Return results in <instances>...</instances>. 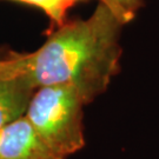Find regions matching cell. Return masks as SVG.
Listing matches in <instances>:
<instances>
[{"instance_id": "6da1fadb", "label": "cell", "mask_w": 159, "mask_h": 159, "mask_svg": "<svg viewBox=\"0 0 159 159\" xmlns=\"http://www.w3.org/2000/svg\"><path fill=\"white\" fill-rule=\"evenodd\" d=\"M125 25L107 5L99 2L89 18L67 19L56 26L37 51L10 52L2 61L35 90L71 86L87 105L107 90L120 71V35Z\"/></svg>"}, {"instance_id": "7a4b0ae2", "label": "cell", "mask_w": 159, "mask_h": 159, "mask_svg": "<svg viewBox=\"0 0 159 159\" xmlns=\"http://www.w3.org/2000/svg\"><path fill=\"white\" fill-rule=\"evenodd\" d=\"M85 105L74 87L44 86L34 91L25 117L54 152L67 158L85 146Z\"/></svg>"}, {"instance_id": "3957f363", "label": "cell", "mask_w": 159, "mask_h": 159, "mask_svg": "<svg viewBox=\"0 0 159 159\" xmlns=\"http://www.w3.org/2000/svg\"><path fill=\"white\" fill-rule=\"evenodd\" d=\"M0 159H66L54 152L23 116L0 129Z\"/></svg>"}, {"instance_id": "277c9868", "label": "cell", "mask_w": 159, "mask_h": 159, "mask_svg": "<svg viewBox=\"0 0 159 159\" xmlns=\"http://www.w3.org/2000/svg\"><path fill=\"white\" fill-rule=\"evenodd\" d=\"M34 91L29 80L7 68L0 59V129L25 116Z\"/></svg>"}, {"instance_id": "5b68a950", "label": "cell", "mask_w": 159, "mask_h": 159, "mask_svg": "<svg viewBox=\"0 0 159 159\" xmlns=\"http://www.w3.org/2000/svg\"><path fill=\"white\" fill-rule=\"evenodd\" d=\"M18 1L26 5L37 7L45 13L50 18L52 25L60 26L67 20V12L71 7L81 0H11ZM105 0H99V2H104Z\"/></svg>"}, {"instance_id": "8992f818", "label": "cell", "mask_w": 159, "mask_h": 159, "mask_svg": "<svg viewBox=\"0 0 159 159\" xmlns=\"http://www.w3.org/2000/svg\"><path fill=\"white\" fill-rule=\"evenodd\" d=\"M102 4L107 5L125 24L130 23L136 17L142 7L143 0H105Z\"/></svg>"}]
</instances>
